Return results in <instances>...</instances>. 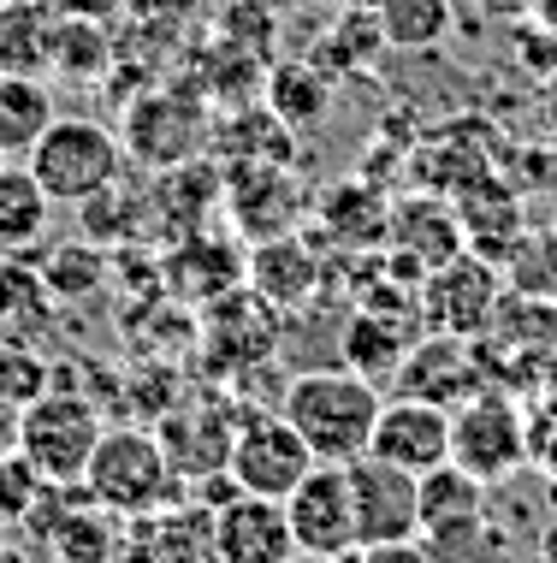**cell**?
I'll use <instances>...</instances> for the list:
<instances>
[{
  "mask_svg": "<svg viewBox=\"0 0 557 563\" xmlns=\"http://www.w3.org/2000/svg\"><path fill=\"white\" fill-rule=\"evenodd\" d=\"M101 433H108L101 404L89 398V391H71V386H59V379H54L36 404L19 409L12 445H19L54 486H78L83 468H89V456H96V445H101Z\"/></svg>",
  "mask_w": 557,
  "mask_h": 563,
  "instance_id": "3",
  "label": "cell"
},
{
  "mask_svg": "<svg viewBox=\"0 0 557 563\" xmlns=\"http://www.w3.org/2000/svg\"><path fill=\"white\" fill-rule=\"evenodd\" d=\"M350 493H356V540L363 545L421 534V475H410V468L380 463V456H356Z\"/></svg>",
  "mask_w": 557,
  "mask_h": 563,
  "instance_id": "11",
  "label": "cell"
},
{
  "mask_svg": "<svg viewBox=\"0 0 557 563\" xmlns=\"http://www.w3.org/2000/svg\"><path fill=\"white\" fill-rule=\"evenodd\" d=\"M54 89L36 71H0V155L24 161L36 136L54 125Z\"/></svg>",
  "mask_w": 557,
  "mask_h": 563,
  "instance_id": "18",
  "label": "cell"
},
{
  "mask_svg": "<svg viewBox=\"0 0 557 563\" xmlns=\"http://www.w3.org/2000/svg\"><path fill=\"white\" fill-rule=\"evenodd\" d=\"M0 173H7V155H0Z\"/></svg>",
  "mask_w": 557,
  "mask_h": 563,
  "instance_id": "43",
  "label": "cell"
},
{
  "mask_svg": "<svg viewBox=\"0 0 557 563\" xmlns=\"http://www.w3.org/2000/svg\"><path fill=\"white\" fill-rule=\"evenodd\" d=\"M516 59H522V71L557 78V30H546L539 19H516Z\"/></svg>",
  "mask_w": 557,
  "mask_h": 563,
  "instance_id": "33",
  "label": "cell"
},
{
  "mask_svg": "<svg viewBox=\"0 0 557 563\" xmlns=\"http://www.w3.org/2000/svg\"><path fill=\"white\" fill-rule=\"evenodd\" d=\"M48 386H54V368L30 350V339H7V332H0V409L19 416V409H30Z\"/></svg>",
  "mask_w": 557,
  "mask_h": 563,
  "instance_id": "28",
  "label": "cell"
},
{
  "mask_svg": "<svg viewBox=\"0 0 557 563\" xmlns=\"http://www.w3.org/2000/svg\"><path fill=\"white\" fill-rule=\"evenodd\" d=\"M160 445H167L172 456V468H178V481H214L225 475V463H232V439H237V409H225V404H208V398H196V404H172L167 409V421H160Z\"/></svg>",
  "mask_w": 557,
  "mask_h": 563,
  "instance_id": "14",
  "label": "cell"
},
{
  "mask_svg": "<svg viewBox=\"0 0 557 563\" xmlns=\"http://www.w3.org/2000/svg\"><path fill=\"white\" fill-rule=\"evenodd\" d=\"M539 108H546V119L557 125V78H546V89H539Z\"/></svg>",
  "mask_w": 557,
  "mask_h": 563,
  "instance_id": "40",
  "label": "cell"
},
{
  "mask_svg": "<svg viewBox=\"0 0 557 563\" xmlns=\"http://www.w3.org/2000/svg\"><path fill=\"white\" fill-rule=\"evenodd\" d=\"M421 214H427V202H403V214H391V232H386V243L403 255V262H415L421 273H433L439 262H450V255H463V250H469L463 214H450L445 202H433V220H421Z\"/></svg>",
  "mask_w": 557,
  "mask_h": 563,
  "instance_id": "21",
  "label": "cell"
},
{
  "mask_svg": "<svg viewBox=\"0 0 557 563\" xmlns=\"http://www.w3.org/2000/svg\"><path fill=\"white\" fill-rule=\"evenodd\" d=\"M314 468V451L303 445V433L285 421V409H249L237 416V439H232V463L225 475L237 481V493L255 498H291L297 481Z\"/></svg>",
  "mask_w": 557,
  "mask_h": 563,
  "instance_id": "7",
  "label": "cell"
},
{
  "mask_svg": "<svg viewBox=\"0 0 557 563\" xmlns=\"http://www.w3.org/2000/svg\"><path fill=\"white\" fill-rule=\"evenodd\" d=\"M42 12L30 0H7L0 7V71H48L54 54V24H36Z\"/></svg>",
  "mask_w": 557,
  "mask_h": 563,
  "instance_id": "26",
  "label": "cell"
},
{
  "mask_svg": "<svg viewBox=\"0 0 557 563\" xmlns=\"http://www.w3.org/2000/svg\"><path fill=\"white\" fill-rule=\"evenodd\" d=\"M314 279H321V262H314L297 238L279 232V238H261L249 250V285L274 302V309H297V302H309Z\"/></svg>",
  "mask_w": 557,
  "mask_h": 563,
  "instance_id": "19",
  "label": "cell"
},
{
  "mask_svg": "<svg viewBox=\"0 0 557 563\" xmlns=\"http://www.w3.org/2000/svg\"><path fill=\"white\" fill-rule=\"evenodd\" d=\"M125 155H137L148 173H172V166H185L202 155L208 143V119L196 108L190 96H178V89H155V96L131 101V119H125Z\"/></svg>",
  "mask_w": 557,
  "mask_h": 563,
  "instance_id": "9",
  "label": "cell"
},
{
  "mask_svg": "<svg viewBox=\"0 0 557 563\" xmlns=\"http://www.w3.org/2000/svg\"><path fill=\"white\" fill-rule=\"evenodd\" d=\"M297 552H363L356 540V493H350V463H314L297 493L285 498Z\"/></svg>",
  "mask_w": 557,
  "mask_h": 563,
  "instance_id": "8",
  "label": "cell"
},
{
  "mask_svg": "<svg viewBox=\"0 0 557 563\" xmlns=\"http://www.w3.org/2000/svg\"><path fill=\"white\" fill-rule=\"evenodd\" d=\"M528 409H552L557 416V356H546V368H539V386H534Z\"/></svg>",
  "mask_w": 557,
  "mask_h": 563,
  "instance_id": "37",
  "label": "cell"
},
{
  "mask_svg": "<svg viewBox=\"0 0 557 563\" xmlns=\"http://www.w3.org/2000/svg\"><path fill=\"white\" fill-rule=\"evenodd\" d=\"M391 386L410 391V398L457 409L463 398H475V391L487 386V379H480V350H475V339H445V332H427V339L410 344V356H403L398 374H391Z\"/></svg>",
  "mask_w": 557,
  "mask_h": 563,
  "instance_id": "16",
  "label": "cell"
},
{
  "mask_svg": "<svg viewBox=\"0 0 557 563\" xmlns=\"http://www.w3.org/2000/svg\"><path fill=\"white\" fill-rule=\"evenodd\" d=\"M291 563H363V552H297Z\"/></svg>",
  "mask_w": 557,
  "mask_h": 563,
  "instance_id": "38",
  "label": "cell"
},
{
  "mask_svg": "<svg viewBox=\"0 0 557 563\" xmlns=\"http://www.w3.org/2000/svg\"><path fill=\"white\" fill-rule=\"evenodd\" d=\"M450 463H463L487 486L510 481L528 463V404L499 386H480L475 398H463L450 409Z\"/></svg>",
  "mask_w": 557,
  "mask_h": 563,
  "instance_id": "5",
  "label": "cell"
},
{
  "mask_svg": "<svg viewBox=\"0 0 557 563\" xmlns=\"http://www.w3.org/2000/svg\"><path fill=\"white\" fill-rule=\"evenodd\" d=\"M427 552L433 563H510L504 552V528L492 516H475V522H450V528H427Z\"/></svg>",
  "mask_w": 557,
  "mask_h": 563,
  "instance_id": "27",
  "label": "cell"
},
{
  "mask_svg": "<svg viewBox=\"0 0 557 563\" xmlns=\"http://www.w3.org/2000/svg\"><path fill=\"white\" fill-rule=\"evenodd\" d=\"M374 24H380L386 48L421 54V48H439L457 24V7L450 0H374Z\"/></svg>",
  "mask_w": 557,
  "mask_h": 563,
  "instance_id": "23",
  "label": "cell"
},
{
  "mask_svg": "<svg viewBox=\"0 0 557 563\" xmlns=\"http://www.w3.org/2000/svg\"><path fill=\"white\" fill-rule=\"evenodd\" d=\"M410 332H391L380 321V309H363L350 327H344V356H350V368L356 374H368V379H391L403 368V356H410Z\"/></svg>",
  "mask_w": 557,
  "mask_h": 563,
  "instance_id": "25",
  "label": "cell"
},
{
  "mask_svg": "<svg viewBox=\"0 0 557 563\" xmlns=\"http://www.w3.org/2000/svg\"><path fill=\"white\" fill-rule=\"evenodd\" d=\"M475 516H487V481L480 475H469L463 463H439L421 475V534L450 522H475Z\"/></svg>",
  "mask_w": 557,
  "mask_h": 563,
  "instance_id": "24",
  "label": "cell"
},
{
  "mask_svg": "<svg viewBox=\"0 0 557 563\" xmlns=\"http://www.w3.org/2000/svg\"><path fill=\"white\" fill-rule=\"evenodd\" d=\"M83 493L96 498V505H108L113 516H148V510H160V505H172V493L185 481H178V468H172V456L167 445H160V433H148V428H108L101 433V445L96 456H89V468H83Z\"/></svg>",
  "mask_w": 557,
  "mask_h": 563,
  "instance_id": "2",
  "label": "cell"
},
{
  "mask_svg": "<svg viewBox=\"0 0 557 563\" xmlns=\"http://www.w3.org/2000/svg\"><path fill=\"white\" fill-rule=\"evenodd\" d=\"M363 563H433L427 540H386V545H363Z\"/></svg>",
  "mask_w": 557,
  "mask_h": 563,
  "instance_id": "35",
  "label": "cell"
},
{
  "mask_svg": "<svg viewBox=\"0 0 557 563\" xmlns=\"http://www.w3.org/2000/svg\"><path fill=\"white\" fill-rule=\"evenodd\" d=\"M48 314H54L48 273L30 267L24 255L0 250V332H7V339H30Z\"/></svg>",
  "mask_w": 557,
  "mask_h": 563,
  "instance_id": "22",
  "label": "cell"
},
{
  "mask_svg": "<svg viewBox=\"0 0 557 563\" xmlns=\"http://www.w3.org/2000/svg\"><path fill=\"white\" fill-rule=\"evenodd\" d=\"M380 379L356 374V368H309L297 379H285V421L303 433V445L314 451V463H356L374 445V421H380Z\"/></svg>",
  "mask_w": 557,
  "mask_h": 563,
  "instance_id": "1",
  "label": "cell"
},
{
  "mask_svg": "<svg viewBox=\"0 0 557 563\" xmlns=\"http://www.w3.org/2000/svg\"><path fill=\"white\" fill-rule=\"evenodd\" d=\"M510 291H534L557 302V225L546 232H522V243L510 250V273H504Z\"/></svg>",
  "mask_w": 557,
  "mask_h": 563,
  "instance_id": "29",
  "label": "cell"
},
{
  "mask_svg": "<svg viewBox=\"0 0 557 563\" xmlns=\"http://www.w3.org/2000/svg\"><path fill=\"white\" fill-rule=\"evenodd\" d=\"M297 534L285 498H255L232 493L225 505H214V563H291Z\"/></svg>",
  "mask_w": 557,
  "mask_h": 563,
  "instance_id": "13",
  "label": "cell"
},
{
  "mask_svg": "<svg viewBox=\"0 0 557 563\" xmlns=\"http://www.w3.org/2000/svg\"><path fill=\"white\" fill-rule=\"evenodd\" d=\"M368 456L380 463H398L410 475H427V468L450 463V409L410 398V391H391L380 404V421H374V445Z\"/></svg>",
  "mask_w": 557,
  "mask_h": 563,
  "instance_id": "12",
  "label": "cell"
},
{
  "mask_svg": "<svg viewBox=\"0 0 557 563\" xmlns=\"http://www.w3.org/2000/svg\"><path fill=\"white\" fill-rule=\"evenodd\" d=\"M480 339L492 350H504V356H557V302L504 285L499 309H492V327Z\"/></svg>",
  "mask_w": 557,
  "mask_h": 563,
  "instance_id": "17",
  "label": "cell"
},
{
  "mask_svg": "<svg viewBox=\"0 0 557 563\" xmlns=\"http://www.w3.org/2000/svg\"><path fill=\"white\" fill-rule=\"evenodd\" d=\"M24 166L42 178V190L54 202L83 208L96 190H108L125 173V143L101 125V119H54L36 136V148L24 155Z\"/></svg>",
  "mask_w": 557,
  "mask_h": 563,
  "instance_id": "4",
  "label": "cell"
},
{
  "mask_svg": "<svg viewBox=\"0 0 557 563\" xmlns=\"http://www.w3.org/2000/svg\"><path fill=\"white\" fill-rule=\"evenodd\" d=\"M119 563H214V510L172 498L148 516H131Z\"/></svg>",
  "mask_w": 557,
  "mask_h": 563,
  "instance_id": "15",
  "label": "cell"
},
{
  "mask_svg": "<svg viewBox=\"0 0 557 563\" xmlns=\"http://www.w3.org/2000/svg\"><path fill=\"white\" fill-rule=\"evenodd\" d=\"M528 19H539L546 30H557V0H534V12H528Z\"/></svg>",
  "mask_w": 557,
  "mask_h": 563,
  "instance_id": "39",
  "label": "cell"
},
{
  "mask_svg": "<svg viewBox=\"0 0 557 563\" xmlns=\"http://www.w3.org/2000/svg\"><path fill=\"white\" fill-rule=\"evenodd\" d=\"M539 545H546V552H539V563H557V522L546 528V540H539Z\"/></svg>",
  "mask_w": 557,
  "mask_h": 563,
  "instance_id": "41",
  "label": "cell"
},
{
  "mask_svg": "<svg viewBox=\"0 0 557 563\" xmlns=\"http://www.w3.org/2000/svg\"><path fill=\"white\" fill-rule=\"evenodd\" d=\"M202 344H208V362H214V368H237V374L261 368V362L279 350V309L244 279L237 291L208 302Z\"/></svg>",
  "mask_w": 557,
  "mask_h": 563,
  "instance_id": "10",
  "label": "cell"
},
{
  "mask_svg": "<svg viewBox=\"0 0 557 563\" xmlns=\"http://www.w3.org/2000/svg\"><path fill=\"white\" fill-rule=\"evenodd\" d=\"M504 297V273L499 262H487L480 250H463L439 262L433 273H421V327L445 332V339H480L492 327V309Z\"/></svg>",
  "mask_w": 557,
  "mask_h": 563,
  "instance_id": "6",
  "label": "cell"
},
{
  "mask_svg": "<svg viewBox=\"0 0 557 563\" xmlns=\"http://www.w3.org/2000/svg\"><path fill=\"white\" fill-rule=\"evenodd\" d=\"M463 7L475 12V19H492V24H516L534 12V0H463Z\"/></svg>",
  "mask_w": 557,
  "mask_h": 563,
  "instance_id": "36",
  "label": "cell"
},
{
  "mask_svg": "<svg viewBox=\"0 0 557 563\" xmlns=\"http://www.w3.org/2000/svg\"><path fill=\"white\" fill-rule=\"evenodd\" d=\"M528 463L546 481H557V416L552 409H528Z\"/></svg>",
  "mask_w": 557,
  "mask_h": 563,
  "instance_id": "34",
  "label": "cell"
},
{
  "mask_svg": "<svg viewBox=\"0 0 557 563\" xmlns=\"http://www.w3.org/2000/svg\"><path fill=\"white\" fill-rule=\"evenodd\" d=\"M267 96H274L279 125H314L326 113V78L314 66H279Z\"/></svg>",
  "mask_w": 557,
  "mask_h": 563,
  "instance_id": "30",
  "label": "cell"
},
{
  "mask_svg": "<svg viewBox=\"0 0 557 563\" xmlns=\"http://www.w3.org/2000/svg\"><path fill=\"white\" fill-rule=\"evenodd\" d=\"M42 273H48V291L66 297L71 279H78L83 291H89V285H101V273H108V267H101V250H89V243H66V250H59Z\"/></svg>",
  "mask_w": 557,
  "mask_h": 563,
  "instance_id": "32",
  "label": "cell"
},
{
  "mask_svg": "<svg viewBox=\"0 0 557 563\" xmlns=\"http://www.w3.org/2000/svg\"><path fill=\"white\" fill-rule=\"evenodd\" d=\"M54 208L59 202L42 190V178L24 161H7V173H0V250H12V255L36 250L54 225Z\"/></svg>",
  "mask_w": 557,
  "mask_h": 563,
  "instance_id": "20",
  "label": "cell"
},
{
  "mask_svg": "<svg viewBox=\"0 0 557 563\" xmlns=\"http://www.w3.org/2000/svg\"><path fill=\"white\" fill-rule=\"evenodd\" d=\"M48 475H42L30 456L12 445V451H0V522H19L24 528V516L42 505V493H48Z\"/></svg>",
  "mask_w": 557,
  "mask_h": 563,
  "instance_id": "31",
  "label": "cell"
},
{
  "mask_svg": "<svg viewBox=\"0 0 557 563\" xmlns=\"http://www.w3.org/2000/svg\"><path fill=\"white\" fill-rule=\"evenodd\" d=\"M0 563H30V558L19 552V545H0Z\"/></svg>",
  "mask_w": 557,
  "mask_h": 563,
  "instance_id": "42",
  "label": "cell"
}]
</instances>
